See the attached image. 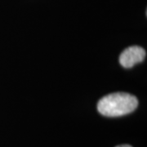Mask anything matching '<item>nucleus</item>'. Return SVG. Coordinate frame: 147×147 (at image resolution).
I'll use <instances>...</instances> for the list:
<instances>
[{"mask_svg":"<svg viewBox=\"0 0 147 147\" xmlns=\"http://www.w3.org/2000/svg\"><path fill=\"white\" fill-rule=\"evenodd\" d=\"M116 147H131V146H129V145H121V146H118Z\"/></svg>","mask_w":147,"mask_h":147,"instance_id":"obj_3","label":"nucleus"},{"mask_svg":"<svg viewBox=\"0 0 147 147\" xmlns=\"http://www.w3.org/2000/svg\"><path fill=\"white\" fill-rule=\"evenodd\" d=\"M138 100L131 94L115 92L102 97L97 103V110L107 117H119L130 114L137 108Z\"/></svg>","mask_w":147,"mask_h":147,"instance_id":"obj_1","label":"nucleus"},{"mask_svg":"<svg viewBox=\"0 0 147 147\" xmlns=\"http://www.w3.org/2000/svg\"><path fill=\"white\" fill-rule=\"evenodd\" d=\"M146 53L139 46H131L124 49L119 56V63L124 68H131L136 64L141 63L146 58Z\"/></svg>","mask_w":147,"mask_h":147,"instance_id":"obj_2","label":"nucleus"}]
</instances>
